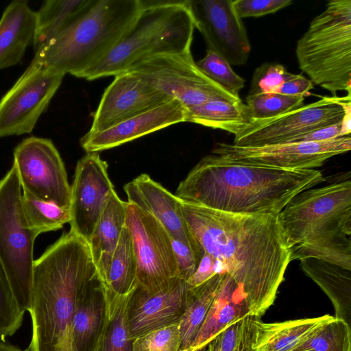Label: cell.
Masks as SVG:
<instances>
[{"label": "cell", "instance_id": "d6986e66", "mask_svg": "<svg viewBox=\"0 0 351 351\" xmlns=\"http://www.w3.org/2000/svg\"><path fill=\"white\" fill-rule=\"evenodd\" d=\"M186 108L176 99L95 133L87 132L80 145L86 153L114 148L171 125L186 122Z\"/></svg>", "mask_w": 351, "mask_h": 351}, {"label": "cell", "instance_id": "7dc6e473", "mask_svg": "<svg viewBox=\"0 0 351 351\" xmlns=\"http://www.w3.org/2000/svg\"><path fill=\"white\" fill-rule=\"evenodd\" d=\"M188 351H207V346H203L200 348L194 350H188Z\"/></svg>", "mask_w": 351, "mask_h": 351}, {"label": "cell", "instance_id": "d4e9b609", "mask_svg": "<svg viewBox=\"0 0 351 351\" xmlns=\"http://www.w3.org/2000/svg\"><path fill=\"white\" fill-rule=\"evenodd\" d=\"M300 266L329 298L335 308V317L350 326L351 270L313 258L301 260Z\"/></svg>", "mask_w": 351, "mask_h": 351}, {"label": "cell", "instance_id": "4316f807", "mask_svg": "<svg viewBox=\"0 0 351 351\" xmlns=\"http://www.w3.org/2000/svg\"><path fill=\"white\" fill-rule=\"evenodd\" d=\"M92 0H47L36 12L34 52L43 46L88 8Z\"/></svg>", "mask_w": 351, "mask_h": 351}, {"label": "cell", "instance_id": "1f68e13d", "mask_svg": "<svg viewBox=\"0 0 351 351\" xmlns=\"http://www.w3.org/2000/svg\"><path fill=\"white\" fill-rule=\"evenodd\" d=\"M308 258L329 262L351 270L350 236L340 233L291 247V261Z\"/></svg>", "mask_w": 351, "mask_h": 351}, {"label": "cell", "instance_id": "2e32d148", "mask_svg": "<svg viewBox=\"0 0 351 351\" xmlns=\"http://www.w3.org/2000/svg\"><path fill=\"white\" fill-rule=\"evenodd\" d=\"M114 191L107 162L97 152L86 153L77 163L71 185L70 230L88 243Z\"/></svg>", "mask_w": 351, "mask_h": 351}, {"label": "cell", "instance_id": "f546056e", "mask_svg": "<svg viewBox=\"0 0 351 351\" xmlns=\"http://www.w3.org/2000/svg\"><path fill=\"white\" fill-rule=\"evenodd\" d=\"M106 292L118 296L130 294L137 286V266L127 227L123 228L117 246L103 280Z\"/></svg>", "mask_w": 351, "mask_h": 351}, {"label": "cell", "instance_id": "ac0fdd59", "mask_svg": "<svg viewBox=\"0 0 351 351\" xmlns=\"http://www.w3.org/2000/svg\"><path fill=\"white\" fill-rule=\"evenodd\" d=\"M191 286L175 278L165 289L149 293L137 286L130 293L126 322L132 339L174 324H179L187 306Z\"/></svg>", "mask_w": 351, "mask_h": 351}, {"label": "cell", "instance_id": "5bb4252c", "mask_svg": "<svg viewBox=\"0 0 351 351\" xmlns=\"http://www.w3.org/2000/svg\"><path fill=\"white\" fill-rule=\"evenodd\" d=\"M351 149L350 135L318 142L239 147L219 143L212 154L223 158L287 170L313 169Z\"/></svg>", "mask_w": 351, "mask_h": 351}, {"label": "cell", "instance_id": "6da1fadb", "mask_svg": "<svg viewBox=\"0 0 351 351\" xmlns=\"http://www.w3.org/2000/svg\"><path fill=\"white\" fill-rule=\"evenodd\" d=\"M181 210L204 252L221 262L243 293L249 315L260 317L274 304L291 262L278 215H242L181 201Z\"/></svg>", "mask_w": 351, "mask_h": 351}, {"label": "cell", "instance_id": "836d02e7", "mask_svg": "<svg viewBox=\"0 0 351 351\" xmlns=\"http://www.w3.org/2000/svg\"><path fill=\"white\" fill-rule=\"evenodd\" d=\"M351 330L344 320L334 317L324 324L292 351H351Z\"/></svg>", "mask_w": 351, "mask_h": 351}, {"label": "cell", "instance_id": "52a82bcc", "mask_svg": "<svg viewBox=\"0 0 351 351\" xmlns=\"http://www.w3.org/2000/svg\"><path fill=\"white\" fill-rule=\"evenodd\" d=\"M278 217L291 247L340 233L350 236V180L299 193Z\"/></svg>", "mask_w": 351, "mask_h": 351}, {"label": "cell", "instance_id": "9c48e42d", "mask_svg": "<svg viewBox=\"0 0 351 351\" xmlns=\"http://www.w3.org/2000/svg\"><path fill=\"white\" fill-rule=\"evenodd\" d=\"M351 95L325 96L295 110L265 119H253L233 134V145L261 147L288 143L311 131L341 122Z\"/></svg>", "mask_w": 351, "mask_h": 351}, {"label": "cell", "instance_id": "c3c4849f", "mask_svg": "<svg viewBox=\"0 0 351 351\" xmlns=\"http://www.w3.org/2000/svg\"><path fill=\"white\" fill-rule=\"evenodd\" d=\"M300 351H311V350H300Z\"/></svg>", "mask_w": 351, "mask_h": 351}, {"label": "cell", "instance_id": "60d3db41", "mask_svg": "<svg viewBox=\"0 0 351 351\" xmlns=\"http://www.w3.org/2000/svg\"><path fill=\"white\" fill-rule=\"evenodd\" d=\"M178 265V278L186 281L195 272L204 256L202 247L171 239Z\"/></svg>", "mask_w": 351, "mask_h": 351}, {"label": "cell", "instance_id": "9a60e30c", "mask_svg": "<svg viewBox=\"0 0 351 351\" xmlns=\"http://www.w3.org/2000/svg\"><path fill=\"white\" fill-rule=\"evenodd\" d=\"M186 3L207 50L220 56L230 65L245 64L251 45L233 0H186Z\"/></svg>", "mask_w": 351, "mask_h": 351}, {"label": "cell", "instance_id": "f35d334b", "mask_svg": "<svg viewBox=\"0 0 351 351\" xmlns=\"http://www.w3.org/2000/svg\"><path fill=\"white\" fill-rule=\"evenodd\" d=\"M178 324L152 330L134 339L132 351H179Z\"/></svg>", "mask_w": 351, "mask_h": 351}, {"label": "cell", "instance_id": "5b68a950", "mask_svg": "<svg viewBox=\"0 0 351 351\" xmlns=\"http://www.w3.org/2000/svg\"><path fill=\"white\" fill-rule=\"evenodd\" d=\"M140 2L141 12L125 34L77 77L115 76L151 57L191 51L195 25L186 0Z\"/></svg>", "mask_w": 351, "mask_h": 351}, {"label": "cell", "instance_id": "ba28073f", "mask_svg": "<svg viewBox=\"0 0 351 351\" xmlns=\"http://www.w3.org/2000/svg\"><path fill=\"white\" fill-rule=\"evenodd\" d=\"M22 189L15 166L0 180V263L21 311H29L34 247L38 235L27 226L21 208Z\"/></svg>", "mask_w": 351, "mask_h": 351}, {"label": "cell", "instance_id": "d590c367", "mask_svg": "<svg viewBox=\"0 0 351 351\" xmlns=\"http://www.w3.org/2000/svg\"><path fill=\"white\" fill-rule=\"evenodd\" d=\"M305 97L278 93L248 95L246 106L253 119L272 118L295 110L304 105Z\"/></svg>", "mask_w": 351, "mask_h": 351}, {"label": "cell", "instance_id": "ab89813d", "mask_svg": "<svg viewBox=\"0 0 351 351\" xmlns=\"http://www.w3.org/2000/svg\"><path fill=\"white\" fill-rule=\"evenodd\" d=\"M289 72L280 64L266 62L257 67L252 75L248 95L280 93Z\"/></svg>", "mask_w": 351, "mask_h": 351}, {"label": "cell", "instance_id": "cb8c5ba5", "mask_svg": "<svg viewBox=\"0 0 351 351\" xmlns=\"http://www.w3.org/2000/svg\"><path fill=\"white\" fill-rule=\"evenodd\" d=\"M125 202L114 191L88 243L102 281L125 226Z\"/></svg>", "mask_w": 351, "mask_h": 351}, {"label": "cell", "instance_id": "83f0119b", "mask_svg": "<svg viewBox=\"0 0 351 351\" xmlns=\"http://www.w3.org/2000/svg\"><path fill=\"white\" fill-rule=\"evenodd\" d=\"M224 273L215 275L200 285L191 287L187 306L178 324L181 340L179 351L191 349L219 290Z\"/></svg>", "mask_w": 351, "mask_h": 351}, {"label": "cell", "instance_id": "30bf717a", "mask_svg": "<svg viewBox=\"0 0 351 351\" xmlns=\"http://www.w3.org/2000/svg\"><path fill=\"white\" fill-rule=\"evenodd\" d=\"M128 71L178 99L186 109L210 100L241 101L209 79L197 66L191 51L151 57Z\"/></svg>", "mask_w": 351, "mask_h": 351}, {"label": "cell", "instance_id": "ee69618b", "mask_svg": "<svg viewBox=\"0 0 351 351\" xmlns=\"http://www.w3.org/2000/svg\"><path fill=\"white\" fill-rule=\"evenodd\" d=\"M314 87L311 80L302 75L289 73L279 93L287 95L306 96Z\"/></svg>", "mask_w": 351, "mask_h": 351}, {"label": "cell", "instance_id": "4dcf8cb0", "mask_svg": "<svg viewBox=\"0 0 351 351\" xmlns=\"http://www.w3.org/2000/svg\"><path fill=\"white\" fill-rule=\"evenodd\" d=\"M129 295L118 296L106 292L105 321L95 351H132L134 339L126 322Z\"/></svg>", "mask_w": 351, "mask_h": 351}, {"label": "cell", "instance_id": "bcb514c9", "mask_svg": "<svg viewBox=\"0 0 351 351\" xmlns=\"http://www.w3.org/2000/svg\"><path fill=\"white\" fill-rule=\"evenodd\" d=\"M0 351H28L27 349L23 350L16 346L7 343L5 341H0Z\"/></svg>", "mask_w": 351, "mask_h": 351}, {"label": "cell", "instance_id": "b9f144b4", "mask_svg": "<svg viewBox=\"0 0 351 351\" xmlns=\"http://www.w3.org/2000/svg\"><path fill=\"white\" fill-rule=\"evenodd\" d=\"M291 0H233L239 17H260L274 14L293 3Z\"/></svg>", "mask_w": 351, "mask_h": 351}, {"label": "cell", "instance_id": "8992f818", "mask_svg": "<svg viewBox=\"0 0 351 351\" xmlns=\"http://www.w3.org/2000/svg\"><path fill=\"white\" fill-rule=\"evenodd\" d=\"M296 57L311 81L351 95V0H332L298 40Z\"/></svg>", "mask_w": 351, "mask_h": 351}, {"label": "cell", "instance_id": "f6af8a7d", "mask_svg": "<svg viewBox=\"0 0 351 351\" xmlns=\"http://www.w3.org/2000/svg\"><path fill=\"white\" fill-rule=\"evenodd\" d=\"M341 121L332 125L304 134L289 143L324 141L342 136ZM346 136V135H345Z\"/></svg>", "mask_w": 351, "mask_h": 351}, {"label": "cell", "instance_id": "3957f363", "mask_svg": "<svg viewBox=\"0 0 351 351\" xmlns=\"http://www.w3.org/2000/svg\"><path fill=\"white\" fill-rule=\"evenodd\" d=\"M97 274L88 243L71 230L34 260L28 351H72L77 300Z\"/></svg>", "mask_w": 351, "mask_h": 351}, {"label": "cell", "instance_id": "d6a6232c", "mask_svg": "<svg viewBox=\"0 0 351 351\" xmlns=\"http://www.w3.org/2000/svg\"><path fill=\"white\" fill-rule=\"evenodd\" d=\"M21 202L28 227L38 236L61 229L70 222L69 209L40 201L27 192L23 191Z\"/></svg>", "mask_w": 351, "mask_h": 351}, {"label": "cell", "instance_id": "277c9868", "mask_svg": "<svg viewBox=\"0 0 351 351\" xmlns=\"http://www.w3.org/2000/svg\"><path fill=\"white\" fill-rule=\"evenodd\" d=\"M141 10L140 0H92L84 13L35 51L32 60L77 77L119 42Z\"/></svg>", "mask_w": 351, "mask_h": 351}, {"label": "cell", "instance_id": "ffe728a7", "mask_svg": "<svg viewBox=\"0 0 351 351\" xmlns=\"http://www.w3.org/2000/svg\"><path fill=\"white\" fill-rule=\"evenodd\" d=\"M123 189L127 202L153 215L171 239L202 247L191 232L181 210V200L145 173L127 183Z\"/></svg>", "mask_w": 351, "mask_h": 351}, {"label": "cell", "instance_id": "484cf974", "mask_svg": "<svg viewBox=\"0 0 351 351\" xmlns=\"http://www.w3.org/2000/svg\"><path fill=\"white\" fill-rule=\"evenodd\" d=\"M334 317L324 315L274 323H264L257 317L255 351H292L315 330Z\"/></svg>", "mask_w": 351, "mask_h": 351}, {"label": "cell", "instance_id": "f1b7e54d", "mask_svg": "<svg viewBox=\"0 0 351 351\" xmlns=\"http://www.w3.org/2000/svg\"><path fill=\"white\" fill-rule=\"evenodd\" d=\"M186 110V122L220 129L232 134L252 119L247 106L242 101L210 100Z\"/></svg>", "mask_w": 351, "mask_h": 351}, {"label": "cell", "instance_id": "7402d4cb", "mask_svg": "<svg viewBox=\"0 0 351 351\" xmlns=\"http://www.w3.org/2000/svg\"><path fill=\"white\" fill-rule=\"evenodd\" d=\"M106 290L99 274L81 293L72 325V351H95L104 324Z\"/></svg>", "mask_w": 351, "mask_h": 351}, {"label": "cell", "instance_id": "603a6c76", "mask_svg": "<svg viewBox=\"0 0 351 351\" xmlns=\"http://www.w3.org/2000/svg\"><path fill=\"white\" fill-rule=\"evenodd\" d=\"M249 315L245 298L232 277L224 276L207 316L189 350L205 346L216 335Z\"/></svg>", "mask_w": 351, "mask_h": 351}, {"label": "cell", "instance_id": "7bdbcfd3", "mask_svg": "<svg viewBox=\"0 0 351 351\" xmlns=\"http://www.w3.org/2000/svg\"><path fill=\"white\" fill-rule=\"evenodd\" d=\"M224 272L226 271L222 263L204 252L197 269L186 282L191 287H197L215 275Z\"/></svg>", "mask_w": 351, "mask_h": 351}, {"label": "cell", "instance_id": "e0dca14e", "mask_svg": "<svg viewBox=\"0 0 351 351\" xmlns=\"http://www.w3.org/2000/svg\"><path fill=\"white\" fill-rule=\"evenodd\" d=\"M173 99L137 73L131 71L121 73L115 75L106 88L88 132L103 131Z\"/></svg>", "mask_w": 351, "mask_h": 351}, {"label": "cell", "instance_id": "8d00e7d4", "mask_svg": "<svg viewBox=\"0 0 351 351\" xmlns=\"http://www.w3.org/2000/svg\"><path fill=\"white\" fill-rule=\"evenodd\" d=\"M199 69L212 81L237 98L244 87L245 80L238 75L222 57L207 50L206 56L196 62Z\"/></svg>", "mask_w": 351, "mask_h": 351}, {"label": "cell", "instance_id": "8fae6325", "mask_svg": "<svg viewBox=\"0 0 351 351\" xmlns=\"http://www.w3.org/2000/svg\"><path fill=\"white\" fill-rule=\"evenodd\" d=\"M125 226L130 234L139 286L149 293L158 292L178 278L171 238L150 213L125 202Z\"/></svg>", "mask_w": 351, "mask_h": 351}, {"label": "cell", "instance_id": "7a4b0ae2", "mask_svg": "<svg viewBox=\"0 0 351 351\" xmlns=\"http://www.w3.org/2000/svg\"><path fill=\"white\" fill-rule=\"evenodd\" d=\"M325 181L317 169L287 170L210 154L180 183L185 203L222 212L278 215L299 193Z\"/></svg>", "mask_w": 351, "mask_h": 351}, {"label": "cell", "instance_id": "4fadbf2b", "mask_svg": "<svg viewBox=\"0 0 351 351\" xmlns=\"http://www.w3.org/2000/svg\"><path fill=\"white\" fill-rule=\"evenodd\" d=\"M22 191L47 203L69 209L71 185L63 160L53 142L31 136L14 150V162Z\"/></svg>", "mask_w": 351, "mask_h": 351}, {"label": "cell", "instance_id": "7c38bea8", "mask_svg": "<svg viewBox=\"0 0 351 351\" xmlns=\"http://www.w3.org/2000/svg\"><path fill=\"white\" fill-rule=\"evenodd\" d=\"M64 75L32 60L0 99V138L31 133Z\"/></svg>", "mask_w": 351, "mask_h": 351}, {"label": "cell", "instance_id": "e575fe53", "mask_svg": "<svg viewBox=\"0 0 351 351\" xmlns=\"http://www.w3.org/2000/svg\"><path fill=\"white\" fill-rule=\"evenodd\" d=\"M257 317L247 315L232 323L208 341L207 351H255Z\"/></svg>", "mask_w": 351, "mask_h": 351}, {"label": "cell", "instance_id": "74e56055", "mask_svg": "<svg viewBox=\"0 0 351 351\" xmlns=\"http://www.w3.org/2000/svg\"><path fill=\"white\" fill-rule=\"evenodd\" d=\"M24 313L14 298L5 270L0 263V339L5 341L21 327Z\"/></svg>", "mask_w": 351, "mask_h": 351}, {"label": "cell", "instance_id": "44dd1931", "mask_svg": "<svg viewBox=\"0 0 351 351\" xmlns=\"http://www.w3.org/2000/svg\"><path fill=\"white\" fill-rule=\"evenodd\" d=\"M36 12L25 0H14L0 19V70L19 64L27 49L33 45Z\"/></svg>", "mask_w": 351, "mask_h": 351}]
</instances>
